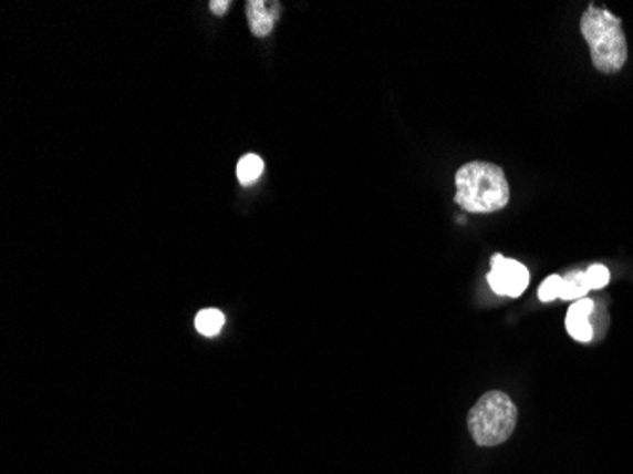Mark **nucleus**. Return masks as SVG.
Returning <instances> with one entry per match:
<instances>
[{
    "label": "nucleus",
    "instance_id": "2",
    "mask_svg": "<svg viewBox=\"0 0 633 474\" xmlns=\"http://www.w3.org/2000/svg\"><path fill=\"white\" fill-rule=\"evenodd\" d=\"M581 33L590 48L595 69L603 74L619 73L627 60L622 21L608 8L590 7L582 13Z\"/></svg>",
    "mask_w": 633,
    "mask_h": 474
},
{
    "label": "nucleus",
    "instance_id": "10",
    "mask_svg": "<svg viewBox=\"0 0 633 474\" xmlns=\"http://www.w3.org/2000/svg\"><path fill=\"white\" fill-rule=\"evenodd\" d=\"M587 277L590 289H603V287H608L609 279H611V274H609V270L605 268V266H601V264H594V266H590V268H588Z\"/></svg>",
    "mask_w": 633,
    "mask_h": 474
},
{
    "label": "nucleus",
    "instance_id": "8",
    "mask_svg": "<svg viewBox=\"0 0 633 474\" xmlns=\"http://www.w3.org/2000/svg\"><path fill=\"white\" fill-rule=\"evenodd\" d=\"M222 327H225V313L220 310H215V308L201 310L198 317H196V329H198L199 334H204V337H217L218 332L222 330Z\"/></svg>",
    "mask_w": 633,
    "mask_h": 474
},
{
    "label": "nucleus",
    "instance_id": "1",
    "mask_svg": "<svg viewBox=\"0 0 633 474\" xmlns=\"http://www.w3.org/2000/svg\"><path fill=\"white\" fill-rule=\"evenodd\" d=\"M456 204L467 213L501 212L510 202V186L502 167L489 162H469L456 173Z\"/></svg>",
    "mask_w": 633,
    "mask_h": 474
},
{
    "label": "nucleus",
    "instance_id": "12",
    "mask_svg": "<svg viewBox=\"0 0 633 474\" xmlns=\"http://www.w3.org/2000/svg\"><path fill=\"white\" fill-rule=\"evenodd\" d=\"M209 7H211L212 13H217V16H222V13L228 12V8H230V2H228V0H212Z\"/></svg>",
    "mask_w": 633,
    "mask_h": 474
},
{
    "label": "nucleus",
    "instance_id": "4",
    "mask_svg": "<svg viewBox=\"0 0 633 474\" xmlns=\"http://www.w3.org/2000/svg\"><path fill=\"white\" fill-rule=\"evenodd\" d=\"M488 284L494 292L501 297L518 298L528 289L529 271L523 264L502 255L491 257V271L488 274Z\"/></svg>",
    "mask_w": 633,
    "mask_h": 474
},
{
    "label": "nucleus",
    "instance_id": "3",
    "mask_svg": "<svg viewBox=\"0 0 633 474\" xmlns=\"http://www.w3.org/2000/svg\"><path fill=\"white\" fill-rule=\"evenodd\" d=\"M518 409L502 391H489L469 412V431L478 446H499L515 433Z\"/></svg>",
    "mask_w": 633,
    "mask_h": 474
},
{
    "label": "nucleus",
    "instance_id": "7",
    "mask_svg": "<svg viewBox=\"0 0 633 474\" xmlns=\"http://www.w3.org/2000/svg\"><path fill=\"white\" fill-rule=\"evenodd\" d=\"M590 285H588L587 271H573L568 277H560L558 284V298L561 300H581L584 295L590 292Z\"/></svg>",
    "mask_w": 633,
    "mask_h": 474
},
{
    "label": "nucleus",
    "instance_id": "5",
    "mask_svg": "<svg viewBox=\"0 0 633 474\" xmlns=\"http://www.w3.org/2000/svg\"><path fill=\"white\" fill-rule=\"evenodd\" d=\"M592 313H594V302L590 298H581L569 308L565 327L577 342L587 343L594 338V329L590 323Z\"/></svg>",
    "mask_w": 633,
    "mask_h": 474
},
{
    "label": "nucleus",
    "instance_id": "6",
    "mask_svg": "<svg viewBox=\"0 0 633 474\" xmlns=\"http://www.w3.org/2000/svg\"><path fill=\"white\" fill-rule=\"evenodd\" d=\"M278 2H264V0H251L247 2V18L251 25L252 33L257 37H268L273 31L276 20H278Z\"/></svg>",
    "mask_w": 633,
    "mask_h": 474
},
{
    "label": "nucleus",
    "instance_id": "9",
    "mask_svg": "<svg viewBox=\"0 0 633 474\" xmlns=\"http://www.w3.org/2000/svg\"><path fill=\"white\" fill-rule=\"evenodd\" d=\"M262 172H264V162H262V158L255 156V154H247V156L239 159L238 178L241 185H255Z\"/></svg>",
    "mask_w": 633,
    "mask_h": 474
},
{
    "label": "nucleus",
    "instance_id": "11",
    "mask_svg": "<svg viewBox=\"0 0 633 474\" xmlns=\"http://www.w3.org/2000/svg\"><path fill=\"white\" fill-rule=\"evenodd\" d=\"M558 284H560V276L547 277V281L539 289V298L542 302H552L558 298Z\"/></svg>",
    "mask_w": 633,
    "mask_h": 474
}]
</instances>
